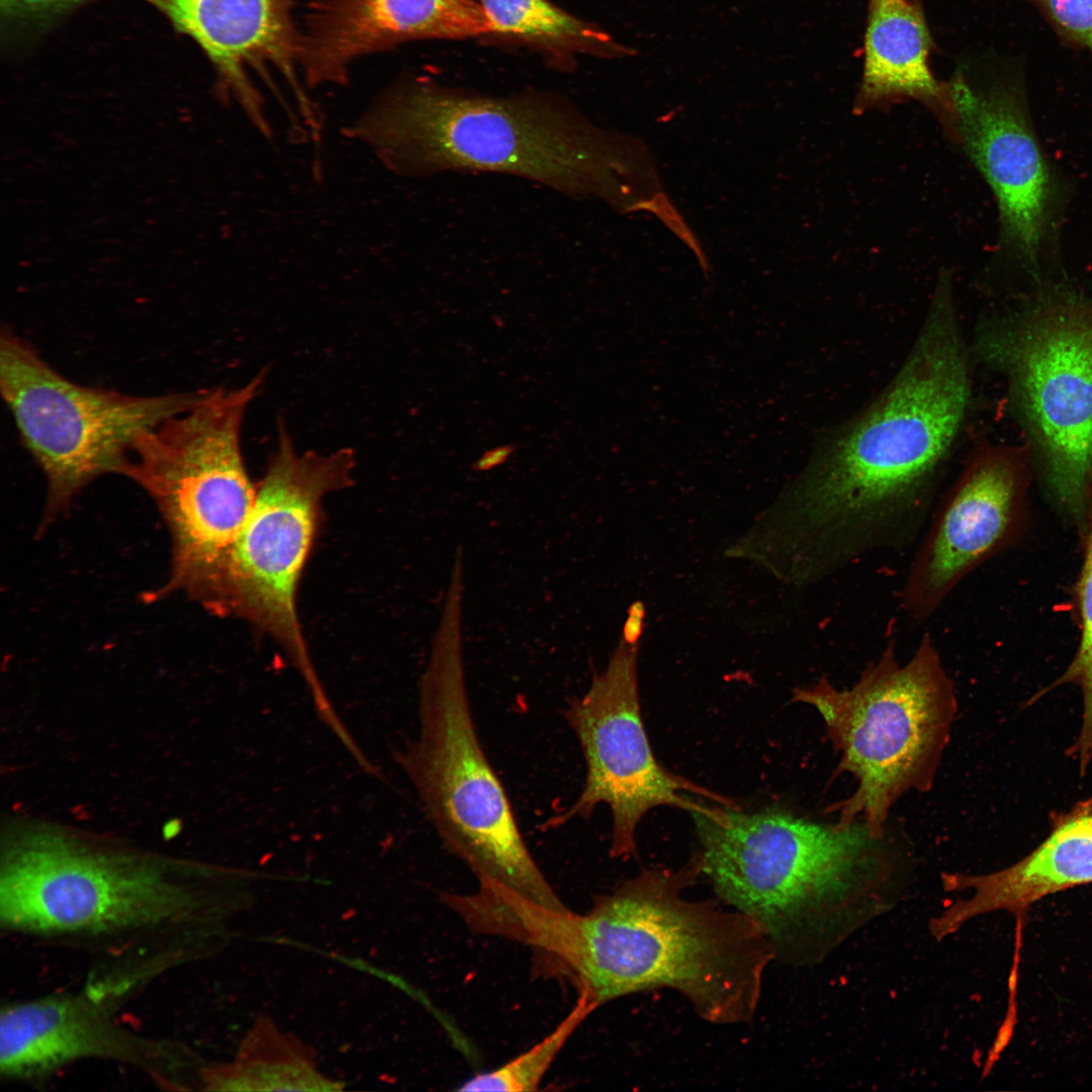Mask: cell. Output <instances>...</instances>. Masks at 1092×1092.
Segmentation results:
<instances>
[{
    "label": "cell",
    "mask_w": 1092,
    "mask_h": 1092,
    "mask_svg": "<svg viewBox=\"0 0 1092 1092\" xmlns=\"http://www.w3.org/2000/svg\"><path fill=\"white\" fill-rule=\"evenodd\" d=\"M102 995V993H101ZM50 995L9 1003L0 1015V1070L30 1078L76 1060L106 1059L143 1068L162 1082L189 1063L172 1044L147 1039L111 1016L105 994Z\"/></svg>",
    "instance_id": "cell-16"
},
{
    "label": "cell",
    "mask_w": 1092,
    "mask_h": 1092,
    "mask_svg": "<svg viewBox=\"0 0 1092 1092\" xmlns=\"http://www.w3.org/2000/svg\"><path fill=\"white\" fill-rule=\"evenodd\" d=\"M639 644L622 638L607 667L594 673L588 690L572 699L564 711L585 761L584 786L567 809L543 824L557 828L574 819H587L600 804L612 814L610 855L627 858L636 850L635 832L643 816L657 806L691 812L699 800L728 807L730 799L672 774L658 763L641 716L637 661Z\"/></svg>",
    "instance_id": "cell-12"
},
{
    "label": "cell",
    "mask_w": 1092,
    "mask_h": 1092,
    "mask_svg": "<svg viewBox=\"0 0 1092 1092\" xmlns=\"http://www.w3.org/2000/svg\"><path fill=\"white\" fill-rule=\"evenodd\" d=\"M971 391L950 275L943 273L894 378L833 430L803 473L751 527L764 564L782 581L804 586L876 550L909 544L925 524Z\"/></svg>",
    "instance_id": "cell-1"
},
{
    "label": "cell",
    "mask_w": 1092,
    "mask_h": 1092,
    "mask_svg": "<svg viewBox=\"0 0 1092 1092\" xmlns=\"http://www.w3.org/2000/svg\"><path fill=\"white\" fill-rule=\"evenodd\" d=\"M933 50L922 0H868L854 111L916 100L948 129L953 117L950 85L931 69Z\"/></svg>",
    "instance_id": "cell-19"
},
{
    "label": "cell",
    "mask_w": 1092,
    "mask_h": 1092,
    "mask_svg": "<svg viewBox=\"0 0 1092 1092\" xmlns=\"http://www.w3.org/2000/svg\"><path fill=\"white\" fill-rule=\"evenodd\" d=\"M976 350L1008 377L1053 493L1080 510L1092 476V301L1043 299L984 325Z\"/></svg>",
    "instance_id": "cell-11"
},
{
    "label": "cell",
    "mask_w": 1092,
    "mask_h": 1092,
    "mask_svg": "<svg viewBox=\"0 0 1092 1092\" xmlns=\"http://www.w3.org/2000/svg\"><path fill=\"white\" fill-rule=\"evenodd\" d=\"M690 813L716 898L755 920L783 965L823 963L903 899L893 858L863 821L837 829L778 807L705 801Z\"/></svg>",
    "instance_id": "cell-4"
},
{
    "label": "cell",
    "mask_w": 1092,
    "mask_h": 1092,
    "mask_svg": "<svg viewBox=\"0 0 1092 1092\" xmlns=\"http://www.w3.org/2000/svg\"><path fill=\"white\" fill-rule=\"evenodd\" d=\"M356 454L297 453L285 428L257 486L251 512L223 574L217 613H235L273 638L305 681L318 716L334 709L310 660L296 593L323 498L352 483Z\"/></svg>",
    "instance_id": "cell-9"
},
{
    "label": "cell",
    "mask_w": 1092,
    "mask_h": 1092,
    "mask_svg": "<svg viewBox=\"0 0 1092 1092\" xmlns=\"http://www.w3.org/2000/svg\"><path fill=\"white\" fill-rule=\"evenodd\" d=\"M462 595L446 593L420 680L419 732L395 758L445 849L472 872L489 904L566 911L527 846L479 740L462 660Z\"/></svg>",
    "instance_id": "cell-5"
},
{
    "label": "cell",
    "mask_w": 1092,
    "mask_h": 1092,
    "mask_svg": "<svg viewBox=\"0 0 1092 1092\" xmlns=\"http://www.w3.org/2000/svg\"><path fill=\"white\" fill-rule=\"evenodd\" d=\"M7 849L0 922L17 933L81 943L177 933L200 941L223 933L242 909L235 886L195 888L155 862L93 851L55 835H32Z\"/></svg>",
    "instance_id": "cell-6"
},
{
    "label": "cell",
    "mask_w": 1092,
    "mask_h": 1092,
    "mask_svg": "<svg viewBox=\"0 0 1092 1092\" xmlns=\"http://www.w3.org/2000/svg\"><path fill=\"white\" fill-rule=\"evenodd\" d=\"M478 0H316L300 31V71L317 87L348 82L357 59L412 41L489 36Z\"/></svg>",
    "instance_id": "cell-17"
},
{
    "label": "cell",
    "mask_w": 1092,
    "mask_h": 1092,
    "mask_svg": "<svg viewBox=\"0 0 1092 1092\" xmlns=\"http://www.w3.org/2000/svg\"><path fill=\"white\" fill-rule=\"evenodd\" d=\"M701 875L697 852L677 870L642 869L584 914H550L530 946L596 1008L666 988L708 1023H749L775 951L749 916L718 899L686 898Z\"/></svg>",
    "instance_id": "cell-2"
},
{
    "label": "cell",
    "mask_w": 1092,
    "mask_h": 1092,
    "mask_svg": "<svg viewBox=\"0 0 1092 1092\" xmlns=\"http://www.w3.org/2000/svg\"><path fill=\"white\" fill-rule=\"evenodd\" d=\"M645 606L641 601H635L628 609V616L623 626L622 639L630 644H639L643 632Z\"/></svg>",
    "instance_id": "cell-26"
},
{
    "label": "cell",
    "mask_w": 1092,
    "mask_h": 1092,
    "mask_svg": "<svg viewBox=\"0 0 1092 1092\" xmlns=\"http://www.w3.org/2000/svg\"><path fill=\"white\" fill-rule=\"evenodd\" d=\"M0 390L46 477L49 522L91 481L119 474L138 437L189 408L203 389L132 395L79 384L7 327L0 336Z\"/></svg>",
    "instance_id": "cell-10"
},
{
    "label": "cell",
    "mask_w": 1092,
    "mask_h": 1092,
    "mask_svg": "<svg viewBox=\"0 0 1092 1092\" xmlns=\"http://www.w3.org/2000/svg\"><path fill=\"white\" fill-rule=\"evenodd\" d=\"M347 132L400 176L511 175L573 198L600 199L623 213L640 210L658 184L640 140L597 126L548 93L490 96L403 78Z\"/></svg>",
    "instance_id": "cell-3"
},
{
    "label": "cell",
    "mask_w": 1092,
    "mask_h": 1092,
    "mask_svg": "<svg viewBox=\"0 0 1092 1092\" xmlns=\"http://www.w3.org/2000/svg\"><path fill=\"white\" fill-rule=\"evenodd\" d=\"M265 375L203 389L189 408L143 432L121 467L119 474L153 498L170 532V578L156 599L183 592L217 611L231 549L256 498L241 430Z\"/></svg>",
    "instance_id": "cell-7"
},
{
    "label": "cell",
    "mask_w": 1092,
    "mask_h": 1092,
    "mask_svg": "<svg viewBox=\"0 0 1092 1092\" xmlns=\"http://www.w3.org/2000/svg\"><path fill=\"white\" fill-rule=\"evenodd\" d=\"M516 449V445L506 444L487 450L473 462L471 468L476 472L488 471L495 468L506 463Z\"/></svg>",
    "instance_id": "cell-27"
},
{
    "label": "cell",
    "mask_w": 1092,
    "mask_h": 1092,
    "mask_svg": "<svg viewBox=\"0 0 1092 1092\" xmlns=\"http://www.w3.org/2000/svg\"><path fill=\"white\" fill-rule=\"evenodd\" d=\"M177 30L190 36L213 64L223 89L234 95L252 123L270 138L263 99L251 73L270 88L275 71L291 89L311 131L320 129L314 105L300 81V30L291 0H145Z\"/></svg>",
    "instance_id": "cell-15"
},
{
    "label": "cell",
    "mask_w": 1092,
    "mask_h": 1092,
    "mask_svg": "<svg viewBox=\"0 0 1092 1092\" xmlns=\"http://www.w3.org/2000/svg\"><path fill=\"white\" fill-rule=\"evenodd\" d=\"M1092 502V476L1089 484ZM1089 493V492H1088ZM1089 535L1084 562L1078 581L1077 597L1081 618V639L1077 652L1065 672L1048 689L1070 684L1079 688L1082 696V717L1078 736L1068 748V754L1081 770L1092 760V503Z\"/></svg>",
    "instance_id": "cell-23"
},
{
    "label": "cell",
    "mask_w": 1092,
    "mask_h": 1092,
    "mask_svg": "<svg viewBox=\"0 0 1092 1092\" xmlns=\"http://www.w3.org/2000/svg\"><path fill=\"white\" fill-rule=\"evenodd\" d=\"M1060 40L1092 55V0H1024Z\"/></svg>",
    "instance_id": "cell-24"
},
{
    "label": "cell",
    "mask_w": 1092,
    "mask_h": 1092,
    "mask_svg": "<svg viewBox=\"0 0 1092 1092\" xmlns=\"http://www.w3.org/2000/svg\"><path fill=\"white\" fill-rule=\"evenodd\" d=\"M204 1090L321 1091L343 1084L323 1075L315 1052L271 1019L259 1017L242 1040L233 1062L201 1070Z\"/></svg>",
    "instance_id": "cell-20"
},
{
    "label": "cell",
    "mask_w": 1092,
    "mask_h": 1092,
    "mask_svg": "<svg viewBox=\"0 0 1092 1092\" xmlns=\"http://www.w3.org/2000/svg\"><path fill=\"white\" fill-rule=\"evenodd\" d=\"M1023 485L1018 453L990 448L962 470L931 518L900 590L911 619L933 615L952 589L1001 548L1013 530Z\"/></svg>",
    "instance_id": "cell-14"
},
{
    "label": "cell",
    "mask_w": 1092,
    "mask_h": 1092,
    "mask_svg": "<svg viewBox=\"0 0 1092 1092\" xmlns=\"http://www.w3.org/2000/svg\"><path fill=\"white\" fill-rule=\"evenodd\" d=\"M948 82L953 104L949 129L995 195L1003 243L1034 267L1050 226L1054 185L1022 80L1009 75L979 89L962 68Z\"/></svg>",
    "instance_id": "cell-13"
},
{
    "label": "cell",
    "mask_w": 1092,
    "mask_h": 1092,
    "mask_svg": "<svg viewBox=\"0 0 1092 1092\" xmlns=\"http://www.w3.org/2000/svg\"><path fill=\"white\" fill-rule=\"evenodd\" d=\"M596 1009L584 995L578 994L569 1013L543 1039L502 1066L468 1078L457 1090L505 1092L538 1090L544 1076L566 1041Z\"/></svg>",
    "instance_id": "cell-22"
},
{
    "label": "cell",
    "mask_w": 1092,
    "mask_h": 1092,
    "mask_svg": "<svg viewBox=\"0 0 1092 1092\" xmlns=\"http://www.w3.org/2000/svg\"><path fill=\"white\" fill-rule=\"evenodd\" d=\"M84 0H1V10L11 20H40L73 8Z\"/></svg>",
    "instance_id": "cell-25"
},
{
    "label": "cell",
    "mask_w": 1092,
    "mask_h": 1092,
    "mask_svg": "<svg viewBox=\"0 0 1092 1092\" xmlns=\"http://www.w3.org/2000/svg\"><path fill=\"white\" fill-rule=\"evenodd\" d=\"M940 879L945 892L971 891V895L930 918L929 932L937 941L968 921L996 911L1012 914L1020 929L1034 903L1092 884V797L1053 812L1045 838L1015 863L987 874L942 873Z\"/></svg>",
    "instance_id": "cell-18"
},
{
    "label": "cell",
    "mask_w": 1092,
    "mask_h": 1092,
    "mask_svg": "<svg viewBox=\"0 0 1092 1092\" xmlns=\"http://www.w3.org/2000/svg\"><path fill=\"white\" fill-rule=\"evenodd\" d=\"M490 24L489 36L526 46L558 64L578 55L605 59L633 56L597 24L580 19L549 0H478Z\"/></svg>",
    "instance_id": "cell-21"
},
{
    "label": "cell",
    "mask_w": 1092,
    "mask_h": 1092,
    "mask_svg": "<svg viewBox=\"0 0 1092 1092\" xmlns=\"http://www.w3.org/2000/svg\"><path fill=\"white\" fill-rule=\"evenodd\" d=\"M793 701L818 711L840 755L835 776L849 772L857 784L827 808L838 814L834 827L863 821L877 839L904 794L931 790L958 713L953 682L928 633L907 662L897 659L891 641L850 689L823 675L794 689Z\"/></svg>",
    "instance_id": "cell-8"
}]
</instances>
